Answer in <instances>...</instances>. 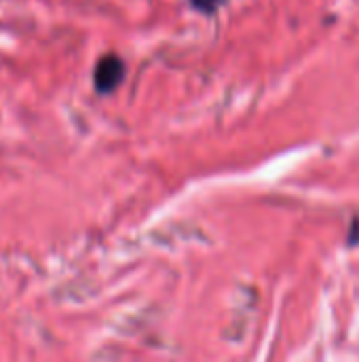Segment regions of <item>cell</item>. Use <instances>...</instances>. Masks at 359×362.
<instances>
[{"label":"cell","mask_w":359,"mask_h":362,"mask_svg":"<svg viewBox=\"0 0 359 362\" xmlns=\"http://www.w3.org/2000/svg\"><path fill=\"white\" fill-rule=\"evenodd\" d=\"M125 78V64L121 57L108 53L99 57L95 72H93V83L99 93H112Z\"/></svg>","instance_id":"obj_1"},{"label":"cell","mask_w":359,"mask_h":362,"mask_svg":"<svg viewBox=\"0 0 359 362\" xmlns=\"http://www.w3.org/2000/svg\"><path fill=\"white\" fill-rule=\"evenodd\" d=\"M190 4L197 11H201L205 15H212V13H216L220 8V4H224V0H190Z\"/></svg>","instance_id":"obj_2"}]
</instances>
